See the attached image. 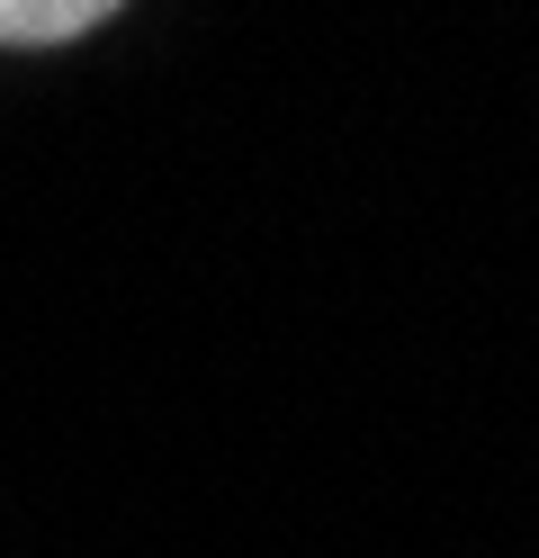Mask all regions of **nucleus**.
<instances>
[{
	"label": "nucleus",
	"instance_id": "1",
	"mask_svg": "<svg viewBox=\"0 0 539 558\" xmlns=\"http://www.w3.org/2000/svg\"><path fill=\"white\" fill-rule=\"evenodd\" d=\"M118 10L126 0H0V46H63V37H90Z\"/></svg>",
	"mask_w": 539,
	"mask_h": 558
}]
</instances>
